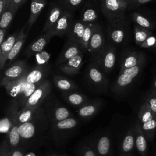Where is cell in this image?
<instances>
[{
  "label": "cell",
  "mask_w": 156,
  "mask_h": 156,
  "mask_svg": "<svg viewBox=\"0 0 156 156\" xmlns=\"http://www.w3.org/2000/svg\"><path fill=\"white\" fill-rule=\"evenodd\" d=\"M101 12L109 24H116L127 20L128 0H100Z\"/></svg>",
  "instance_id": "6da1fadb"
},
{
  "label": "cell",
  "mask_w": 156,
  "mask_h": 156,
  "mask_svg": "<svg viewBox=\"0 0 156 156\" xmlns=\"http://www.w3.org/2000/svg\"><path fill=\"white\" fill-rule=\"evenodd\" d=\"M146 63L120 71L115 82L111 87L112 91L116 96L124 94L135 79L142 72Z\"/></svg>",
  "instance_id": "7a4b0ae2"
},
{
  "label": "cell",
  "mask_w": 156,
  "mask_h": 156,
  "mask_svg": "<svg viewBox=\"0 0 156 156\" xmlns=\"http://www.w3.org/2000/svg\"><path fill=\"white\" fill-rule=\"evenodd\" d=\"M49 126L46 116L19 125V132L23 144L29 143L38 138Z\"/></svg>",
  "instance_id": "3957f363"
},
{
  "label": "cell",
  "mask_w": 156,
  "mask_h": 156,
  "mask_svg": "<svg viewBox=\"0 0 156 156\" xmlns=\"http://www.w3.org/2000/svg\"><path fill=\"white\" fill-rule=\"evenodd\" d=\"M79 122L71 117L51 124L52 137L57 145H62L68 141L78 129Z\"/></svg>",
  "instance_id": "277c9868"
},
{
  "label": "cell",
  "mask_w": 156,
  "mask_h": 156,
  "mask_svg": "<svg viewBox=\"0 0 156 156\" xmlns=\"http://www.w3.org/2000/svg\"><path fill=\"white\" fill-rule=\"evenodd\" d=\"M94 149L97 156H111L112 154V138L108 129L96 132L87 140Z\"/></svg>",
  "instance_id": "5b68a950"
},
{
  "label": "cell",
  "mask_w": 156,
  "mask_h": 156,
  "mask_svg": "<svg viewBox=\"0 0 156 156\" xmlns=\"http://www.w3.org/2000/svg\"><path fill=\"white\" fill-rule=\"evenodd\" d=\"M138 117L147 139L152 141L156 131V116L145 101L139 108Z\"/></svg>",
  "instance_id": "8992f818"
},
{
  "label": "cell",
  "mask_w": 156,
  "mask_h": 156,
  "mask_svg": "<svg viewBox=\"0 0 156 156\" xmlns=\"http://www.w3.org/2000/svg\"><path fill=\"white\" fill-rule=\"evenodd\" d=\"M46 116L51 124L73 117L70 111L57 101H47L43 107Z\"/></svg>",
  "instance_id": "52a82bcc"
},
{
  "label": "cell",
  "mask_w": 156,
  "mask_h": 156,
  "mask_svg": "<svg viewBox=\"0 0 156 156\" xmlns=\"http://www.w3.org/2000/svg\"><path fill=\"white\" fill-rule=\"evenodd\" d=\"M52 84L48 79H45L32 93L27 100L23 108L37 109L51 94Z\"/></svg>",
  "instance_id": "ba28073f"
},
{
  "label": "cell",
  "mask_w": 156,
  "mask_h": 156,
  "mask_svg": "<svg viewBox=\"0 0 156 156\" xmlns=\"http://www.w3.org/2000/svg\"><path fill=\"white\" fill-rule=\"evenodd\" d=\"M29 68L24 60H18L3 71L1 79V85L5 87L8 83L22 77L29 71Z\"/></svg>",
  "instance_id": "9c48e42d"
},
{
  "label": "cell",
  "mask_w": 156,
  "mask_h": 156,
  "mask_svg": "<svg viewBox=\"0 0 156 156\" xmlns=\"http://www.w3.org/2000/svg\"><path fill=\"white\" fill-rule=\"evenodd\" d=\"M129 34L128 20L116 24H109L107 30L108 40L110 43L115 45H119L125 43L129 37Z\"/></svg>",
  "instance_id": "30bf717a"
},
{
  "label": "cell",
  "mask_w": 156,
  "mask_h": 156,
  "mask_svg": "<svg viewBox=\"0 0 156 156\" xmlns=\"http://www.w3.org/2000/svg\"><path fill=\"white\" fill-rule=\"evenodd\" d=\"M116 60V49L112 43L105 45V48L94 60L101 70L106 73L112 71Z\"/></svg>",
  "instance_id": "8fae6325"
},
{
  "label": "cell",
  "mask_w": 156,
  "mask_h": 156,
  "mask_svg": "<svg viewBox=\"0 0 156 156\" xmlns=\"http://www.w3.org/2000/svg\"><path fill=\"white\" fill-rule=\"evenodd\" d=\"M105 45L106 44L104 31L101 25L97 23L95 25L88 48V52L93 57L94 60L98 58L105 48Z\"/></svg>",
  "instance_id": "7c38bea8"
},
{
  "label": "cell",
  "mask_w": 156,
  "mask_h": 156,
  "mask_svg": "<svg viewBox=\"0 0 156 156\" xmlns=\"http://www.w3.org/2000/svg\"><path fill=\"white\" fill-rule=\"evenodd\" d=\"M87 77L90 83L98 91H105L108 87V80L99 66L93 62L87 69Z\"/></svg>",
  "instance_id": "4fadbf2b"
},
{
  "label": "cell",
  "mask_w": 156,
  "mask_h": 156,
  "mask_svg": "<svg viewBox=\"0 0 156 156\" xmlns=\"http://www.w3.org/2000/svg\"><path fill=\"white\" fill-rule=\"evenodd\" d=\"M130 19L136 24L154 30L156 28V17L149 10L133 11L129 15Z\"/></svg>",
  "instance_id": "5bb4252c"
},
{
  "label": "cell",
  "mask_w": 156,
  "mask_h": 156,
  "mask_svg": "<svg viewBox=\"0 0 156 156\" xmlns=\"http://www.w3.org/2000/svg\"><path fill=\"white\" fill-rule=\"evenodd\" d=\"M20 108L18 101L15 99H12L7 106L4 116L0 121V132L1 133H8L12 124L17 119Z\"/></svg>",
  "instance_id": "9a60e30c"
},
{
  "label": "cell",
  "mask_w": 156,
  "mask_h": 156,
  "mask_svg": "<svg viewBox=\"0 0 156 156\" xmlns=\"http://www.w3.org/2000/svg\"><path fill=\"white\" fill-rule=\"evenodd\" d=\"M146 63L145 54L140 51H131L125 52L120 60V71Z\"/></svg>",
  "instance_id": "2e32d148"
},
{
  "label": "cell",
  "mask_w": 156,
  "mask_h": 156,
  "mask_svg": "<svg viewBox=\"0 0 156 156\" xmlns=\"http://www.w3.org/2000/svg\"><path fill=\"white\" fill-rule=\"evenodd\" d=\"M74 21L71 12L66 10L55 25L48 32H50L53 36L62 37L68 35L71 25Z\"/></svg>",
  "instance_id": "e0dca14e"
},
{
  "label": "cell",
  "mask_w": 156,
  "mask_h": 156,
  "mask_svg": "<svg viewBox=\"0 0 156 156\" xmlns=\"http://www.w3.org/2000/svg\"><path fill=\"white\" fill-rule=\"evenodd\" d=\"M103 105L102 99L89 100L77 109V115L82 119H89L94 117L101 109Z\"/></svg>",
  "instance_id": "ac0fdd59"
},
{
  "label": "cell",
  "mask_w": 156,
  "mask_h": 156,
  "mask_svg": "<svg viewBox=\"0 0 156 156\" xmlns=\"http://www.w3.org/2000/svg\"><path fill=\"white\" fill-rule=\"evenodd\" d=\"M49 69L48 66L37 65L29 70L23 79L27 84H37L43 82L48 75Z\"/></svg>",
  "instance_id": "d6986e66"
},
{
  "label": "cell",
  "mask_w": 156,
  "mask_h": 156,
  "mask_svg": "<svg viewBox=\"0 0 156 156\" xmlns=\"http://www.w3.org/2000/svg\"><path fill=\"white\" fill-rule=\"evenodd\" d=\"M66 10H66L60 2L52 4L42 32L45 33L49 31Z\"/></svg>",
  "instance_id": "ffe728a7"
},
{
  "label": "cell",
  "mask_w": 156,
  "mask_h": 156,
  "mask_svg": "<svg viewBox=\"0 0 156 156\" xmlns=\"http://www.w3.org/2000/svg\"><path fill=\"white\" fill-rule=\"evenodd\" d=\"M83 52L79 45L68 41L57 59L56 65L59 66L74 57L83 53Z\"/></svg>",
  "instance_id": "44dd1931"
},
{
  "label": "cell",
  "mask_w": 156,
  "mask_h": 156,
  "mask_svg": "<svg viewBox=\"0 0 156 156\" xmlns=\"http://www.w3.org/2000/svg\"><path fill=\"white\" fill-rule=\"evenodd\" d=\"M46 114L43 107H40L37 109H30L27 108H20L18 112V121L19 124L31 121L45 117Z\"/></svg>",
  "instance_id": "7402d4cb"
},
{
  "label": "cell",
  "mask_w": 156,
  "mask_h": 156,
  "mask_svg": "<svg viewBox=\"0 0 156 156\" xmlns=\"http://www.w3.org/2000/svg\"><path fill=\"white\" fill-rule=\"evenodd\" d=\"M52 37L53 35L49 32L44 33L27 47L25 52L26 56L27 57H30L44 51V48Z\"/></svg>",
  "instance_id": "603a6c76"
},
{
  "label": "cell",
  "mask_w": 156,
  "mask_h": 156,
  "mask_svg": "<svg viewBox=\"0 0 156 156\" xmlns=\"http://www.w3.org/2000/svg\"><path fill=\"white\" fill-rule=\"evenodd\" d=\"M83 63V53L79 54L59 66V69L63 73L74 76L77 74Z\"/></svg>",
  "instance_id": "cb8c5ba5"
},
{
  "label": "cell",
  "mask_w": 156,
  "mask_h": 156,
  "mask_svg": "<svg viewBox=\"0 0 156 156\" xmlns=\"http://www.w3.org/2000/svg\"><path fill=\"white\" fill-rule=\"evenodd\" d=\"M19 34V32L13 33L9 36L4 42L0 44V69L3 70L5 63L8 60V56L11 51Z\"/></svg>",
  "instance_id": "d4e9b609"
},
{
  "label": "cell",
  "mask_w": 156,
  "mask_h": 156,
  "mask_svg": "<svg viewBox=\"0 0 156 156\" xmlns=\"http://www.w3.org/2000/svg\"><path fill=\"white\" fill-rule=\"evenodd\" d=\"M86 24L80 20H74L70 30L67 35L68 40L81 47L82 40L84 34Z\"/></svg>",
  "instance_id": "484cf974"
},
{
  "label": "cell",
  "mask_w": 156,
  "mask_h": 156,
  "mask_svg": "<svg viewBox=\"0 0 156 156\" xmlns=\"http://www.w3.org/2000/svg\"><path fill=\"white\" fill-rule=\"evenodd\" d=\"M133 129L135 138V147H136L137 151L141 156H147V138L143 132L139 121H136L133 126Z\"/></svg>",
  "instance_id": "4316f807"
},
{
  "label": "cell",
  "mask_w": 156,
  "mask_h": 156,
  "mask_svg": "<svg viewBox=\"0 0 156 156\" xmlns=\"http://www.w3.org/2000/svg\"><path fill=\"white\" fill-rule=\"evenodd\" d=\"M46 0H31L30 6V15L27 21V33L35 23L38 16L44 9L46 5Z\"/></svg>",
  "instance_id": "83f0119b"
},
{
  "label": "cell",
  "mask_w": 156,
  "mask_h": 156,
  "mask_svg": "<svg viewBox=\"0 0 156 156\" xmlns=\"http://www.w3.org/2000/svg\"><path fill=\"white\" fill-rule=\"evenodd\" d=\"M135 146V138L133 127L127 130L119 142V151L121 154H128Z\"/></svg>",
  "instance_id": "f1b7e54d"
},
{
  "label": "cell",
  "mask_w": 156,
  "mask_h": 156,
  "mask_svg": "<svg viewBox=\"0 0 156 156\" xmlns=\"http://www.w3.org/2000/svg\"><path fill=\"white\" fill-rule=\"evenodd\" d=\"M19 123L17 119L13 122L12 126L8 132L7 135V143L10 146V149H16L21 147L23 144L19 132Z\"/></svg>",
  "instance_id": "f546056e"
},
{
  "label": "cell",
  "mask_w": 156,
  "mask_h": 156,
  "mask_svg": "<svg viewBox=\"0 0 156 156\" xmlns=\"http://www.w3.org/2000/svg\"><path fill=\"white\" fill-rule=\"evenodd\" d=\"M62 96L68 104L77 108L89 101V98L87 96L74 91L65 92L63 93Z\"/></svg>",
  "instance_id": "4dcf8cb0"
},
{
  "label": "cell",
  "mask_w": 156,
  "mask_h": 156,
  "mask_svg": "<svg viewBox=\"0 0 156 156\" xmlns=\"http://www.w3.org/2000/svg\"><path fill=\"white\" fill-rule=\"evenodd\" d=\"M99 18L98 12L95 6L91 4H86L82 8L80 20L85 24L97 23Z\"/></svg>",
  "instance_id": "1f68e13d"
},
{
  "label": "cell",
  "mask_w": 156,
  "mask_h": 156,
  "mask_svg": "<svg viewBox=\"0 0 156 156\" xmlns=\"http://www.w3.org/2000/svg\"><path fill=\"white\" fill-rule=\"evenodd\" d=\"M53 82L55 86L64 93L74 91L78 88L77 85L72 80L58 75L53 77Z\"/></svg>",
  "instance_id": "d6a6232c"
},
{
  "label": "cell",
  "mask_w": 156,
  "mask_h": 156,
  "mask_svg": "<svg viewBox=\"0 0 156 156\" xmlns=\"http://www.w3.org/2000/svg\"><path fill=\"white\" fill-rule=\"evenodd\" d=\"M24 27H23V29H21L20 30V31L19 32V34L18 35V37L16 38V40L11 50V51L10 52L9 56H8V61L9 62H11L18 54V53L20 52L22 47L23 46L27 35L28 34V33L25 34L24 33Z\"/></svg>",
  "instance_id": "836d02e7"
},
{
  "label": "cell",
  "mask_w": 156,
  "mask_h": 156,
  "mask_svg": "<svg viewBox=\"0 0 156 156\" xmlns=\"http://www.w3.org/2000/svg\"><path fill=\"white\" fill-rule=\"evenodd\" d=\"M153 35V31L140 26L136 24L133 25L134 40L138 46H140L145 40Z\"/></svg>",
  "instance_id": "e575fe53"
},
{
  "label": "cell",
  "mask_w": 156,
  "mask_h": 156,
  "mask_svg": "<svg viewBox=\"0 0 156 156\" xmlns=\"http://www.w3.org/2000/svg\"><path fill=\"white\" fill-rule=\"evenodd\" d=\"M18 8L13 3L9 9L1 15L0 28L7 29L13 19Z\"/></svg>",
  "instance_id": "d590c367"
},
{
  "label": "cell",
  "mask_w": 156,
  "mask_h": 156,
  "mask_svg": "<svg viewBox=\"0 0 156 156\" xmlns=\"http://www.w3.org/2000/svg\"><path fill=\"white\" fill-rule=\"evenodd\" d=\"M96 24V23L86 24L81 44V48L83 51H88V44L93 35Z\"/></svg>",
  "instance_id": "8d00e7d4"
},
{
  "label": "cell",
  "mask_w": 156,
  "mask_h": 156,
  "mask_svg": "<svg viewBox=\"0 0 156 156\" xmlns=\"http://www.w3.org/2000/svg\"><path fill=\"white\" fill-rule=\"evenodd\" d=\"M76 152L77 156H97L94 149L87 141L79 144Z\"/></svg>",
  "instance_id": "74e56055"
},
{
  "label": "cell",
  "mask_w": 156,
  "mask_h": 156,
  "mask_svg": "<svg viewBox=\"0 0 156 156\" xmlns=\"http://www.w3.org/2000/svg\"><path fill=\"white\" fill-rule=\"evenodd\" d=\"M85 0H61L60 2L68 10L72 12L81 7Z\"/></svg>",
  "instance_id": "f35d334b"
},
{
  "label": "cell",
  "mask_w": 156,
  "mask_h": 156,
  "mask_svg": "<svg viewBox=\"0 0 156 156\" xmlns=\"http://www.w3.org/2000/svg\"><path fill=\"white\" fill-rule=\"evenodd\" d=\"M36 62L37 65L40 66H48L49 61L50 59L51 54L45 51H43L35 54Z\"/></svg>",
  "instance_id": "ab89813d"
},
{
  "label": "cell",
  "mask_w": 156,
  "mask_h": 156,
  "mask_svg": "<svg viewBox=\"0 0 156 156\" xmlns=\"http://www.w3.org/2000/svg\"><path fill=\"white\" fill-rule=\"evenodd\" d=\"M144 101L148 105L151 112L156 116V91H149Z\"/></svg>",
  "instance_id": "60d3db41"
},
{
  "label": "cell",
  "mask_w": 156,
  "mask_h": 156,
  "mask_svg": "<svg viewBox=\"0 0 156 156\" xmlns=\"http://www.w3.org/2000/svg\"><path fill=\"white\" fill-rule=\"evenodd\" d=\"M154 0H129V5L127 12L138 9L142 5L151 2Z\"/></svg>",
  "instance_id": "b9f144b4"
},
{
  "label": "cell",
  "mask_w": 156,
  "mask_h": 156,
  "mask_svg": "<svg viewBox=\"0 0 156 156\" xmlns=\"http://www.w3.org/2000/svg\"><path fill=\"white\" fill-rule=\"evenodd\" d=\"M0 156H11V149L7 143V138L1 142L0 147Z\"/></svg>",
  "instance_id": "7bdbcfd3"
},
{
  "label": "cell",
  "mask_w": 156,
  "mask_h": 156,
  "mask_svg": "<svg viewBox=\"0 0 156 156\" xmlns=\"http://www.w3.org/2000/svg\"><path fill=\"white\" fill-rule=\"evenodd\" d=\"M156 43V36L154 35H151L146 40H145L140 46L146 49H154Z\"/></svg>",
  "instance_id": "ee69618b"
},
{
  "label": "cell",
  "mask_w": 156,
  "mask_h": 156,
  "mask_svg": "<svg viewBox=\"0 0 156 156\" xmlns=\"http://www.w3.org/2000/svg\"><path fill=\"white\" fill-rule=\"evenodd\" d=\"M11 156H25V150L23 147L11 149Z\"/></svg>",
  "instance_id": "f6af8a7d"
},
{
  "label": "cell",
  "mask_w": 156,
  "mask_h": 156,
  "mask_svg": "<svg viewBox=\"0 0 156 156\" xmlns=\"http://www.w3.org/2000/svg\"><path fill=\"white\" fill-rule=\"evenodd\" d=\"M12 4L9 3L6 0H0V15L5 12Z\"/></svg>",
  "instance_id": "bcb514c9"
},
{
  "label": "cell",
  "mask_w": 156,
  "mask_h": 156,
  "mask_svg": "<svg viewBox=\"0 0 156 156\" xmlns=\"http://www.w3.org/2000/svg\"><path fill=\"white\" fill-rule=\"evenodd\" d=\"M7 29L0 28V44H1L6 39L5 35L7 34Z\"/></svg>",
  "instance_id": "7dc6e473"
},
{
  "label": "cell",
  "mask_w": 156,
  "mask_h": 156,
  "mask_svg": "<svg viewBox=\"0 0 156 156\" xmlns=\"http://www.w3.org/2000/svg\"><path fill=\"white\" fill-rule=\"evenodd\" d=\"M156 91V74H155L154 79L152 81L151 89L149 90V92H155Z\"/></svg>",
  "instance_id": "c3c4849f"
},
{
  "label": "cell",
  "mask_w": 156,
  "mask_h": 156,
  "mask_svg": "<svg viewBox=\"0 0 156 156\" xmlns=\"http://www.w3.org/2000/svg\"><path fill=\"white\" fill-rule=\"evenodd\" d=\"M26 0H13V4L15 5L18 8H20L23 4L25 3Z\"/></svg>",
  "instance_id": "681fc988"
},
{
  "label": "cell",
  "mask_w": 156,
  "mask_h": 156,
  "mask_svg": "<svg viewBox=\"0 0 156 156\" xmlns=\"http://www.w3.org/2000/svg\"><path fill=\"white\" fill-rule=\"evenodd\" d=\"M6 1H8L10 4H12V2H13V0H6Z\"/></svg>",
  "instance_id": "f907efd6"
},
{
  "label": "cell",
  "mask_w": 156,
  "mask_h": 156,
  "mask_svg": "<svg viewBox=\"0 0 156 156\" xmlns=\"http://www.w3.org/2000/svg\"><path fill=\"white\" fill-rule=\"evenodd\" d=\"M120 156H130V155L128 154H121Z\"/></svg>",
  "instance_id": "816d5d0a"
},
{
  "label": "cell",
  "mask_w": 156,
  "mask_h": 156,
  "mask_svg": "<svg viewBox=\"0 0 156 156\" xmlns=\"http://www.w3.org/2000/svg\"><path fill=\"white\" fill-rule=\"evenodd\" d=\"M154 50H155V54H156V43H155V46H154Z\"/></svg>",
  "instance_id": "f5cc1de1"
},
{
  "label": "cell",
  "mask_w": 156,
  "mask_h": 156,
  "mask_svg": "<svg viewBox=\"0 0 156 156\" xmlns=\"http://www.w3.org/2000/svg\"><path fill=\"white\" fill-rule=\"evenodd\" d=\"M57 156H67L66 155H57Z\"/></svg>",
  "instance_id": "db71d44e"
},
{
  "label": "cell",
  "mask_w": 156,
  "mask_h": 156,
  "mask_svg": "<svg viewBox=\"0 0 156 156\" xmlns=\"http://www.w3.org/2000/svg\"><path fill=\"white\" fill-rule=\"evenodd\" d=\"M49 156H57V155H56V154H52V155H49Z\"/></svg>",
  "instance_id": "11a10c76"
},
{
  "label": "cell",
  "mask_w": 156,
  "mask_h": 156,
  "mask_svg": "<svg viewBox=\"0 0 156 156\" xmlns=\"http://www.w3.org/2000/svg\"><path fill=\"white\" fill-rule=\"evenodd\" d=\"M55 1H58V2H60V1H61V0H55Z\"/></svg>",
  "instance_id": "9f6ffc18"
},
{
  "label": "cell",
  "mask_w": 156,
  "mask_h": 156,
  "mask_svg": "<svg viewBox=\"0 0 156 156\" xmlns=\"http://www.w3.org/2000/svg\"><path fill=\"white\" fill-rule=\"evenodd\" d=\"M128 1H129V0H128Z\"/></svg>",
  "instance_id": "6f0895ef"
}]
</instances>
